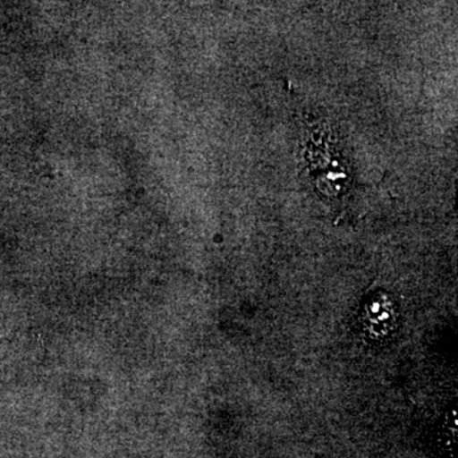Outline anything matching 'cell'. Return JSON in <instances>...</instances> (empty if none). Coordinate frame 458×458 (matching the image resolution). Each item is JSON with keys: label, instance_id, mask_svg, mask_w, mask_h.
<instances>
[{"label": "cell", "instance_id": "6da1fadb", "mask_svg": "<svg viewBox=\"0 0 458 458\" xmlns=\"http://www.w3.org/2000/svg\"><path fill=\"white\" fill-rule=\"evenodd\" d=\"M319 138V143L310 149L313 181L324 197L339 200L351 188V172L340 153L328 146L324 132L321 131Z\"/></svg>", "mask_w": 458, "mask_h": 458}]
</instances>
